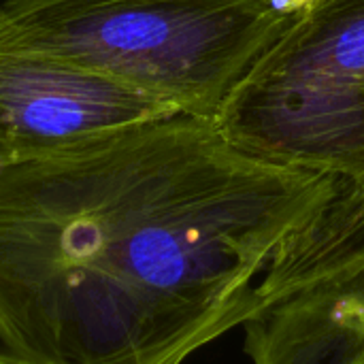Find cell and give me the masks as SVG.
I'll return each instance as SVG.
<instances>
[{
    "label": "cell",
    "mask_w": 364,
    "mask_h": 364,
    "mask_svg": "<svg viewBox=\"0 0 364 364\" xmlns=\"http://www.w3.org/2000/svg\"><path fill=\"white\" fill-rule=\"evenodd\" d=\"M296 11L277 0H6L0 49L64 60L218 122Z\"/></svg>",
    "instance_id": "cell-2"
},
{
    "label": "cell",
    "mask_w": 364,
    "mask_h": 364,
    "mask_svg": "<svg viewBox=\"0 0 364 364\" xmlns=\"http://www.w3.org/2000/svg\"><path fill=\"white\" fill-rule=\"evenodd\" d=\"M243 328L252 364H364V264L279 294Z\"/></svg>",
    "instance_id": "cell-5"
},
{
    "label": "cell",
    "mask_w": 364,
    "mask_h": 364,
    "mask_svg": "<svg viewBox=\"0 0 364 364\" xmlns=\"http://www.w3.org/2000/svg\"><path fill=\"white\" fill-rule=\"evenodd\" d=\"M241 149L364 181V0H309L218 117Z\"/></svg>",
    "instance_id": "cell-3"
},
{
    "label": "cell",
    "mask_w": 364,
    "mask_h": 364,
    "mask_svg": "<svg viewBox=\"0 0 364 364\" xmlns=\"http://www.w3.org/2000/svg\"><path fill=\"white\" fill-rule=\"evenodd\" d=\"M0 364H19V363H15L13 358H9L6 354H2V352H0Z\"/></svg>",
    "instance_id": "cell-8"
},
{
    "label": "cell",
    "mask_w": 364,
    "mask_h": 364,
    "mask_svg": "<svg viewBox=\"0 0 364 364\" xmlns=\"http://www.w3.org/2000/svg\"><path fill=\"white\" fill-rule=\"evenodd\" d=\"M277 2H282V4H286V6H292V9H296V6H301V4H305V2H309V0H277Z\"/></svg>",
    "instance_id": "cell-7"
},
{
    "label": "cell",
    "mask_w": 364,
    "mask_h": 364,
    "mask_svg": "<svg viewBox=\"0 0 364 364\" xmlns=\"http://www.w3.org/2000/svg\"><path fill=\"white\" fill-rule=\"evenodd\" d=\"M168 115L177 113L94 70L41 53L0 49V166Z\"/></svg>",
    "instance_id": "cell-4"
},
{
    "label": "cell",
    "mask_w": 364,
    "mask_h": 364,
    "mask_svg": "<svg viewBox=\"0 0 364 364\" xmlns=\"http://www.w3.org/2000/svg\"><path fill=\"white\" fill-rule=\"evenodd\" d=\"M333 177L168 115L0 166V352L19 364H183L243 326Z\"/></svg>",
    "instance_id": "cell-1"
},
{
    "label": "cell",
    "mask_w": 364,
    "mask_h": 364,
    "mask_svg": "<svg viewBox=\"0 0 364 364\" xmlns=\"http://www.w3.org/2000/svg\"><path fill=\"white\" fill-rule=\"evenodd\" d=\"M356 264H364V181L341 186L328 207L286 241L258 286L260 303Z\"/></svg>",
    "instance_id": "cell-6"
}]
</instances>
